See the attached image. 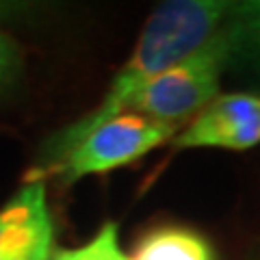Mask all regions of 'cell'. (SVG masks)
I'll return each mask as SVG.
<instances>
[{"label":"cell","mask_w":260,"mask_h":260,"mask_svg":"<svg viewBox=\"0 0 260 260\" xmlns=\"http://www.w3.org/2000/svg\"><path fill=\"white\" fill-rule=\"evenodd\" d=\"M230 11L232 3L223 0H169L158 5V9L145 22L133 54L117 70L102 102L44 143L42 165L37 169L54 165L104 121L133 111L137 98L162 72L186 59L217 35Z\"/></svg>","instance_id":"obj_1"},{"label":"cell","mask_w":260,"mask_h":260,"mask_svg":"<svg viewBox=\"0 0 260 260\" xmlns=\"http://www.w3.org/2000/svg\"><path fill=\"white\" fill-rule=\"evenodd\" d=\"M174 145L180 150H232L245 152L260 145V95L223 93L184 130L176 135Z\"/></svg>","instance_id":"obj_4"},{"label":"cell","mask_w":260,"mask_h":260,"mask_svg":"<svg viewBox=\"0 0 260 260\" xmlns=\"http://www.w3.org/2000/svg\"><path fill=\"white\" fill-rule=\"evenodd\" d=\"M223 26L230 37V65H241L260 83V0L232 3Z\"/></svg>","instance_id":"obj_7"},{"label":"cell","mask_w":260,"mask_h":260,"mask_svg":"<svg viewBox=\"0 0 260 260\" xmlns=\"http://www.w3.org/2000/svg\"><path fill=\"white\" fill-rule=\"evenodd\" d=\"M50 260H130V256L119 243V225L107 221L85 245L56 249Z\"/></svg>","instance_id":"obj_8"},{"label":"cell","mask_w":260,"mask_h":260,"mask_svg":"<svg viewBox=\"0 0 260 260\" xmlns=\"http://www.w3.org/2000/svg\"><path fill=\"white\" fill-rule=\"evenodd\" d=\"M178 130V126L162 124L135 111L121 113L83 137L54 165L35 169L28 182H46V176H56L63 184H72L85 176L109 174L133 165L158 145L176 139Z\"/></svg>","instance_id":"obj_2"},{"label":"cell","mask_w":260,"mask_h":260,"mask_svg":"<svg viewBox=\"0 0 260 260\" xmlns=\"http://www.w3.org/2000/svg\"><path fill=\"white\" fill-rule=\"evenodd\" d=\"M54 223L44 182H26L0 208V260H50Z\"/></svg>","instance_id":"obj_5"},{"label":"cell","mask_w":260,"mask_h":260,"mask_svg":"<svg viewBox=\"0 0 260 260\" xmlns=\"http://www.w3.org/2000/svg\"><path fill=\"white\" fill-rule=\"evenodd\" d=\"M230 65V37L225 26L208 42L178 61L137 98L133 111L180 128L198 117L219 95L223 70Z\"/></svg>","instance_id":"obj_3"},{"label":"cell","mask_w":260,"mask_h":260,"mask_svg":"<svg viewBox=\"0 0 260 260\" xmlns=\"http://www.w3.org/2000/svg\"><path fill=\"white\" fill-rule=\"evenodd\" d=\"M130 260H217V254L204 234L184 225H162L137 241Z\"/></svg>","instance_id":"obj_6"},{"label":"cell","mask_w":260,"mask_h":260,"mask_svg":"<svg viewBox=\"0 0 260 260\" xmlns=\"http://www.w3.org/2000/svg\"><path fill=\"white\" fill-rule=\"evenodd\" d=\"M22 48L7 30L0 28V93L11 91L22 76Z\"/></svg>","instance_id":"obj_9"}]
</instances>
